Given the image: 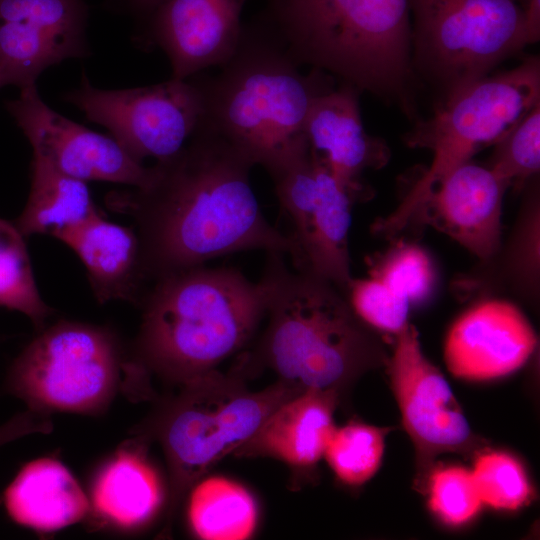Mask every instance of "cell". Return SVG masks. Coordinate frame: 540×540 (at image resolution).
Returning <instances> with one entry per match:
<instances>
[{
	"label": "cell",
	"instance_id": "cell-18",
	"mask_svg": "<svg viewBox=\"0 0 540 540\" xmlns=\"http://www.w3.org/2000/svg\"><path fill=\"white\" fill-rule=\"evenodd\" d=\"M359 90L342 84L313 101L304 133L317 155L358 198L366 197L361 175L381 169L390 160L386 142L366 133L360 114Z\"/></svg>",
	"mask_w": 540,
	"mask_h": 540
},
{
	"label": "cell",
	"instance_id": "cell-8",
	"mask_svg": "<svg viewBox=\"0 0 540 540\" xmlns=\"http://www.w3.org/2000/svg\"><path fill=\"white\" fill-rule=\"evenodd\" d=\"M524 0H409L411 56L443 98L528 44Z\"/></svg>",
	"mask_w": 540,
	"mask_h": 540
},
{
	"label": "cell",
	"instance_id": "cell-17",
	"mask_svg": "<svg viewBox=\"0 0 540 540\" xmlns=\"http://www.w3.org/2000/svg\"><path fill=\"white\" fill-rule=\"evenodd\" d=\"M509 184L471 160L435 188L414 222L430 223L481 260L501 247L502 204Z\"/></svg>",
	"mask_w": 540,
	"mask_h": 540
},
{
	"label": "cell",
	"instance_id": "cell-21",
	"mask_svg": "<svg viewBox=\"0 0 540 540\" xmlns=\"http://www.w3.org/2000/svg\"><path fill=\"white\" fill-rule=\"evenodd\" d=\"M56 239L81 260L98 302L139 300L146 280L134 228L108 221L97 211Z\"/></svg>",
	"mask_w": 540,
	"mask_h": 540
},
{
	"label": "cell",
	"instance_id": "cell-11",
	"mask_svg": "<svg viewBox=\"0 0 540 540\" xmlns=\"http://www.w3.org/2000/svg\"><path fill=\"white\" fill-rule=\"evenodd\" d=\"M269 175L292 224L295 269L323 277L344 293L353 278L348 237L357 196L312 151Z\"/></svg>",
	"mask_w": 540,
	"mask_h": 540
},
{
	"label": "cell",
	"instance_id": "cell-26",
	"mask_svg": "<svg viewBox=\"0 0 540 540\" xmlns=\"http://www.w3.org/2000/svg\"><path fill=\"white\" fill-rule=\"evenodd\" d=\"M24 237L0 218V306L24 314L42 330L52 310L38 291Z\"/></svg>",
	"mask_w": 540,
	"mask_h": 540
},
{
	"label": "cell",
	"instance_id": "cell-3",
	"mask_svg": "<svg viewBox=\"0 0 540 540\" xmlns=\"http://www.w3.org/2000/svg\"><path fill=\"white\" fill-rule=\"evenodd\" d=\"M283 256L267 253L261 279L268 323L255 353L244 358L301 391L330 390L341 397L369 370L387 367L386 349L338 287L314 273L290 270Z\"/></svg>",
	"mask_w": 540,
	"mask_h": 540
},
{
	"label": "cell",
	"instance_id": "cell-20",
	"mask_svg": "<svg viewBox=\"0 0 540 540\" xmlns=\"http://www.w3.org/2000/svg\"><path fill=\"white\" fill-rule=\"evenodd\" d=\"M165 498L163 482L149 460L141 437L123 443L94 476L90 510L114 528L148 524Z\"/></svg>",
	"mask_w": 540,
	"mask_h": 540
},
{
	"label": "cell",
	"instance_id": "cell-28",
	"mask_svg": "<svg viewBox=\"0 0 540 540\" xmlns=\"http://www.w3.org/2000/svg\"><path fill=\"white\" fill-rule=\"evenodd\" d=\"M487 166L516 191H522L540 170V102L494 145Z\"/></svg>",
	"mask_w": 540,
	"mask_h": 540
},
{
	"label": "cell",
	"instance_id": "cell-29",
	"mask_svg": "<svg viewBox=\"0 0 540 540\" xmlns=\"http://www.w3.org/2000/svg\"><path fill=\"white\" fill-rule=\"evenodd\" d=\"M472 477L482 503L498 509L515 510L524 505L531 488L522 465L503 452H481Z\"/></svg>",
	"mask_w": 540,
	"mask_h": 540
},
{
	"label": "cell",
	"instance_id": "cell-7",
	"mask_svg": "<svg viewBox=\"0 0 540 540\" xmlns=\"http://www.w3.org/2000/svg\"><path fill=\"white\" fill-rule=\"evenodd\" d=\"M540 102V60L527 57L505 72L485 76L442 98L433 115L416 120L404 140L429 149L430 167L373 231L393 236L413 223L438 184L456 167L500 140Z\"/></svg>",
	"mask_w": 540,
	"mask_h": 540
},
{
	"label": "cell",
	"instance_id": "cell-4",
	"mask_svg": "<svg viewBox=\"0 0 540 540\" xmlns=\"http://www.w3.org/2000/svg\"><path fill=\"white\" fill-rule=\"evenodd\" d=\"M142 298L132 360L178 386L217 369L253 337L267 290L234 268L204 265L153 282Z\"/></svg>",
	"mask_w": 540,
	"mask_h": 540
},
{
	"label": "cell",
	"instance_id": "cell-16",
	"mask_svg": "<svg viewBox=\"0 0 540 540\" xmlns=\"http://www.w3.org/2000/svg\"><path fill=\"white\" fill-rule=\"evenodd\" d=\"M247 0H164L150 39L168 57L171 78L186 79L227 61L240 40Z\"/></svg>",
	"mask_w": 540,
	"mask_h": 540
},
{
	"label": "cell",
	"instance_id": "cell-1",
	"mask_svg": "<svg viewBox=\"0 0 540 540\" xmlns=\"http://www.w3.org/2000/svg\"><path fill=\"white\" fill-rule=\"evenodd\" d=\"M254 166L201 123L177 153L150 167L145 185L109 195L110 207L134 221L146 281L241 251L295 257L290 235L260 209L250 182Z\"/></svg>",
	"mask_w": 540,
	"mask_h": 540
},
{
	"label": "cell",
	"instance_id": "cell-32",
	"mask_svg": "<svg viewBox=\"0 0 540 540\" xmlns=\"http://www.w3.org/2000/svg\"><path fill=\"white\" fill-rule=\"evenodd\" d=\"M428 492L433 512L451 525L469 521L483 504L471 471L461 466L432 471L427 484Z\"/></svg>",
	"mask_w": 540,
	"mask_h": 540
},
{
	"label": "cell",
	"instance_id": "cell-34",
	"mask_svg": "<svg viewBox=\"0 0 540 540\" xmlns=\"http://www.w3.org/2000/svg\"><path fill=\"white\" fill-rule=\"evenodd\" d=\"M523 14L528 44L537 43L540 39V0H524Z\"/></svg>",
	"mask_w": 540,
	"mask_h": 540
},
{
	"label": "cell",
	"instance_id": "cell-22",
	"mask_svg": "<svg viewBox=\"0 0 540 540\" xmlns=\"http://www.w3.org/2000/svg\"><path fill=\"white\" fill-rule=\"evenodd\" d=\"M3 504L18 525L54 532L71 526L90 512V501L70 470L42 457L25 464L6 487Z\"/></svg>",
	"mask_w": 540,
	"mask_h": 540
},
{
	"label": "cell",
	"instance_id": "cell-23",
	"mask_svg": "<svg viewBox=\"0 0 540 540\" xmlns=\"http://www.w3.org/2000/svg\"><path fill=\"white\" fill-rule=\"evenodd\" d=\"M97 211L86 182L64 174L33 153L30 192L14 223L25 237L42 234L57 238Z\"/></svg>",
	"mask_w": 540,
	"mask_h": 540
},
{
	"label": "cell",
	"instance_id": "cell-13",
	"mask_svg": "<svg viewBox=\"0 0 540 540\" xmlns=\"http://www.w3.org/2000/svg\"><path fill=\"white\" fill-rule=\"evenodd\" d=\"M6 109L30 142L33 153L64 174L81 180L142 187L150 167L134 159L112 136L64 117L40 97L36 85L20 88Z\"/></svg>",
	"mask_w": 540,
	"mask_h": 540
},
{
	"label": "cell",
	"instance_id": "cell-25",
	"mask_svg": "<svg viewBox=\"0 0 540 540\" xmlns=\"http://www.w3.org/2000/svg\"><path fill=\"white\" fill-rule=\"evenodd\" d=\"M520 213L503 248L490 260L489 282L483 287L503 286L528 301L539 295L540 273V197L538 177L522 190Z\"/></svg>",
	"mask_w": 540,
	"mask_h": 540
},
{
	"label": "cell",
	"instance_id": "cell-9",
	"mask_svg": "<svg viewBox=\"0 0 540 540\" xmlns=\"http://www.w3.org/2000/svg\"><path fill=\"white\" fill-rule=\"evenodd\" d=\"M40 331L14 359L7 390L42 414L105 411L130 360L124 359L114 333L65 320Z\"/></svg>",
	"mask_w": 540,
	"mask_h": 540
},
{
	"label": "cell",
	"instance_id": "cell-33",
	"mask_svg": "<svg viewBox=\"0 0 540 540\" xmlns=\"http://www.w3.org/2000/svg\"><path fill=\"white\" fill-rule=\"evenodd\" d=\"M47 414L31 409L21 412L0 425V447L32 433H50L53 429Z\"/></svg>",
	"mask_w": 540,
	"mask_h": 540
},
{
	"label": "cell",
	"instance_id": "cell-6",
	"mask_svg": "<svg viewBox=\"0 0 540 540\" xmlns=\"http://www.w3.org/2000/svg\"><path fill=\"white\" fill-rule=\"evenodd\" d=\"M245 365L217 369L180 386L138 428L142 438H155L168 467L167 525L185 494L202 476L248 440L283 403L303 391L280 380L260 391L244 383Z\"/></svg>",
	"mask_w": 540,
	"mask_h": 540
},
{
	"label": "cell",
	"instance_id": "cell-19",
	"mask_svg": "<svg viewBox=\"0 0 540 540\" xmlns=\"http://www.w3.org/2000/svg\"><path fill=\"white\" fill-rule=\"evenodd\" d=\"M339 400L334 391H303L279 406L233 455L275 458L297 468L316 465L336 428Z\"/></svg>",
	"mask_w": 540,
	"mask_h": 540
},
{
	"label": "cell",
	"instance_id": "cell-14",
	"mask_svg": "<svg viewBox=\"0 0 540 540\" xmlns=\"http://www.w3.org/2000/svg\"><path fill=\"white\" fill-rule=\"evenodd\" d=\"M86 24L83 0H0V89L36 85L47 68L85 57Z\"/></svg>",
	"mask_w": 540,
	"mask_h": 540
},
{
	"label": "cell",
	"instance_id": "cell-5",
	"mask_svg": "<svg viewBox=\"0 0 540 540\" xmlns=\"http://www.w3.org/2000/svg\"><path fill=\"white\" fill-rule=\"evenodd\" d=\"M260 19L299 65L416 117L409 0H266Z\"/></svg>",
	"mask_w": 540,
	"mask_h": 540
},
{
	"label": "cell",
	"instance_id": "cell-10",
	"mask_svg": "<svg viewBox=\"0 0 540 540\" xmlns=\"http://www.w3.org/2000/svg\"><path fill=\"white\" fill-rule=\"evenodd\" d=\"M65 100L86 118L110 131L137 161L164 160L193 136L204 117L201 89L194 76L145 87L106 90L93 86L86 75Z\"/></svg>",
	"mask_w": 540,
	"mask_h": 540
},
{
	"label": "cell",
	"instance_id": "cell-24",
	"mask_svg": "<svg viewBox=\"0 0 540 540\" xmlns=\"http://www.w3.org/2000/svg\"><path fill=\"white\" fill-rule=\"evenodd\" d=\"M187 516L195 536L204 540H245L257 525V505L241 484L221 476L197 481L191 488Z\"/></svg>",
	"mask_w": 540,
	"mask_h": 540
},
{
	"label": "cell",
	"instance_id": "cell-31",
	"mask_svg": "<svg viewBox=\"0 0 540 540\" xmlns=\"http://www.w3.org/2000/svg\"><path fill=\"white\" fill-rule=\"evenodd\" d=\"M344 295L355 314L373 329L396 335L408 324L410 301L378 277L352 278Z\"/></svg>",
	"mask_w": 540,
	"mask_h": 540
},
{
	"label": "cell",
	"instance_id": "cell-35",
	"mask_svg": "<svg viewBox=\"0 0 540 540\" xmlns=\"http://www.w3.org/2000/svg\"><path fill=\"white\" fill-rule=\"evenodd\" d=\"M164 0H131L132 4L141 12L153 14Z\"/></svg>",
	"mask_w": 540,
	"mask_h": 540
},
{
	"label": "cell",
	"instance_id": "cell-2",
	"mask_svg": "<svg viewBox=\"0 0 540 540\" xmlns=\"http://www.w3.org/2000/svg\"><path fill=\"white\" fill-rule=\"evenodd\" d=\"M261 19L243 25L232 56L213 76L194 75L203 96L202 123L267 172L309 149L304 126L318 96L333 78L307 74Z\"/></svg>",
	"mask_w": 540,
	"mask_h": 540
},
{
	"label": "cell",
	"instance_id": "cell-27",
	"mask_svg": "<svg viewBox=\"0 0 540 540\" xmlns=\"http://www.w3.org/2000/svg\"><path fill=\"white\" fill-rule=\"evenodd\" d=\"M386 430L353 422L335 428L324 457L335 475L348 485H361L378 470Z\"/></svg>",
	"mask_w": 540,
	"mask_h": 540
},
{
	"label": "cell",
	"instance_id": "cell-15",
	"mask_svg": "<svg viewBox=\"0 0 540 540\" xmlns=\"http://www.w3.org/2000/svg\"><path fill=\"white\" fill-rule=\"evenodd\" d=\"M536 345V334L517 306L487 299L471 306L454 322L446 338L444 358L453 375L487 380L519 369Z\"/></svg>",
	"mask_w": 540,
	"mask_h": 540
},
{
	"label": "cell",
	"instance_id": "cell-12",
	"mask_svg": "<svg viewBox=\"0 0 540 540\" xmlns=\"http://www.w3.org/2000/svg\"><path fill=\"white\" fill-rule=\"evenodd\" d=\"M387 368L403 425L416 450L414 487L426 494L436 457L483 451L443 374L423 354L418 333L407 324L395 335Z\"/></svg>",
	"mask_w": 540,
	"mask_h": 540
},
{
	"label": "cell",
	"instance_id": "cell-30",
	"mask_svg": "<svg viewBox=\"0 0 540 540\" xmlns=\"http://www.w3.org/2000/svg\"><path fill=\"white\" fill-rule=\"evenodd\" d=\"M410 303L428 299L436 284V273L427 252L414 244H401L389 250L371 269Z\"/></svg>",
	"mask_w": 540,
	"mask_h": 540
}]
</instances>
